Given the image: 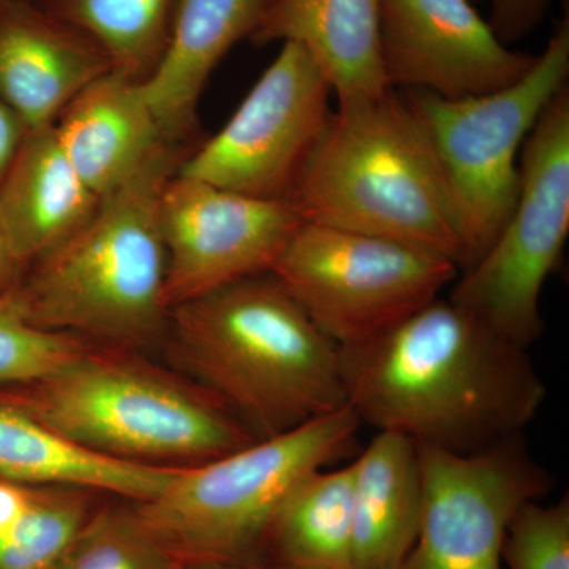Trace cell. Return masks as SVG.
<instances>
[{"label":"cell","mask_w":569,"mask_h":569,"mask_svg":"<svg viewBox=\"0 0 569 569\" xmlns=\"http://www.w3.org/2000/svg\"><path fill=\"white\" fill-rule=\"evenodd\" d=\"M340 372L361 425L462 455L523 433L546 397L527 348L441 298L340 348Z\"/></svg>","instance_id":"6da1fadb"},{"label":"cell","mask_w":569,"mask_h":569,"mask_svg":"<svg viewBox=\"0 0 569 569\" xmlns=\"http://www.w3.org/2000/svg\"><path fill=\"white\" fill-rule=\"evenodd\" d=\"M163 346L254 440L347 407L340 348L272 272L171 307Z\"/></svg>","instance_id":"7a4b0ae2"},{"label":"cell","mask_w":569,"mask_h":569,"mask_svg":"<svg viewBox=\"0 0 569 569\" xmlns=\"http://www.w3.org/2000/svg\"><path fill=\"white\" fill-rule=\"evenodd\" d=\"M200 142H160L77 234L21 272L14 290L33 326L140 351L163 343L170 306L160 200Z\"/></svg>","instance_id":"3957f363"},{"label":"cell","mask_w":569,"mask_h":569,"mask_svg":"<svg viewBox=\"0 0 569 569\" xmlns=\"http://www.w3.org/2000/svg\"><path fill=\"white\" fill-rule=\"evenodd\" d=\"M0 396L78 447L121 462L193 467L254 441L203 388L132 348L91 343L50 376Z\"/></svg>","instance_id":"277c9868"},{"label":"cell","mask_w":569,"mask_h":569,"mask_svg":"<svg viewBox=\"0 0 569 569\" xmlns=\"http://www.w3.org/2000/svg\"><path fill=\"white\" fill-rule=\"evenodd\" d=\"M288 203L305 222L417 247L460 272L462 238L447 181L392 88L332 111Z\"/></svg>","instance_id":"5b68a950"},{"label":"cell","mask_w":569,"mask_h":569,"mask_svg":"<svg viewBox=\"0 0 569 569\" xmlns=\"http://www.w3.org/2000/svg\"><path fill=\"white\" fill-rule=\"evenodd\" d=\"M350 407L280 436L183 467L138 516L179 565H260L277 511L307 475L328 467L361 427Z\"/></svg>","instance_id":"8992f818"},{"label":"cell","mask_w":569,"mask_h":569,"mask_svg":"<svg viewBox=\"0 0 569 569\" xmlns=\"http://www.w3.org/2000/svg\"><path fill=\"white\" fill-rule=\"evenodd\" d=\"M568 78L567 13L533 67L508 88L459 100L407 89L403 100L432 146L458 213L460 272L488 252L511 217L523 142Z\"/></svg>","instance_id":"52a82bcc"},{"label":"cell","mask_w":569,"mask_h":569,"mask_svg":"<svg viewBox=\"0 0 569 569\" xmlns=\"http://www.w3.org/2000/svg\"><path fill=\"white\" fill-rule=\"evenodd\" d=\"M519 197L488 252L459 272L455 302L516 346L541 336L539 301L569 234V84L539 116L519 159Z\"/></svg>","instance_id":"ba28073f"},{"label":"cell","mask_w":569,"mask_h":569,"mask_svg":"<svg viewBox=\"0 0 569 569\" xmlns=\"http://www.w3.org/2000/svg\"><path fill=\"white\" fill-rule=\"evenodd\" d=\"M271 272L339 348L388 331L459 277L440 254L305 220Z\"/></svg>","instance_id":"9c48e42d"},{"label":"cell","mask_w":569,"mask_h":569,"mask_svg":"<svg viewBox=\"0 0 569 569\" xmlns=\"http://www.w3.org/2000/svg\"><path fill=\"white\" fill-rule=\"evenodd\" d=\"M332 88L309 52L287 41L216 137L178 174L261 198L290 200L331 119Z\"/></svg>","instance_id":"30bf717a"},{"label":"cell","mask_w":569,"mask_h":569,"mask_svg":"<svg viewBox=\"0 0 569 569\" xmlns=\"http://www.w3.org/2000/svg\"><path fill=\"white\" fill-rule=\"evenodd\" d=\"M418 455L421 522L400 569H503L509 523L553 485L523 433L466 455L418 445Z\"/></svg>","instance_id":"8fae6325"},{"label":"cell","mask_w":569,"mask_h":569,"mask_svg":"<svg viewBox=\"0 0 569 569\" xmlns=\"http://www.w3.org/2000/svg\"><path fill=\"white\" fill-rule=\"evenodd\" d=\"M301 222L288 201L247 197L176 173L160 200L170 310L271 272Z\"/></svg>","instance_id":"7c38bea8"},{"label":"cell","mask_w":569,"mask_h":569,"mask_svg":"<svg viewBox=\"0 0 569 569\" xmlns=\"http://www.w3.org/2000/svg\"><path fill=\"white\" fill-rule=\"evenodd\" d=\"M380 54L389 88L447 100L508 88L537 61L501 43L470 0H380Z\"/></svg>","instance_id":"4fadbf2b"},{"label":"cell","mask_w":569,"mask_h":569,"mask_svg":"<svg viewBox=\"0 0 569 569\" xmlns=\"http://www.w3.org/2000/svg\"><path fill=\"white\" fill-rule=\"evenodd\" d=\"M114 69L102 44L33 0H0V100L31 129L52 126Z\"/></svg>","instance_id":"5bb4252c"},{"label":"cell","mask_w":569,"mask_h":569,"mask_svg":"<svg viewBox=\"0 0 569 569\" xmlns=\"http://www.w3.org/2000/svg\"><path fill=\"white\" fill-rule=\"evenodd\" d=\"M54 132L71 167L100 198L129 181L168 140L144 82L114 69L86 86L63 108Z\"/></svg>","instance_id":"9a60e30c"},{"label":"cell","mask_w":569,"mask_h":569,"mask_svg":"<svg viewBox=\"0 0 569 569\" xmlns=\"http://www.w3.org/2000/svg\"><path fill=\"white\" fill-rule=\"evenodd\" d=\"M100 201L71 167L54 123L29 130L0 181V228L21 272L77 234Z\"/></svg>","instance_id":"2e32d148"},{"label":"cell","mask_w":569,"mask_h":569,"mask_svg":"<svg viewBox=\"0 0 569 569\" xmlns=\"http://www.w3.org/2000/svg\"><path fill=\"white\" fill-rule=\"evenodd\" d=\"M277 0H179L162 62L144 82L168 140L198 141L197 108L228 51L252 39Z\"/></svg>","instance_id":"e0dca14e"},{"label":"cell","mask_w":569,"mask_h":569,"mask_svg":"<svg viewBox=\"0 0 569 569\" xmlns=\"http://www.w3.org/2000/svg\"><path fill=\"white\" fill-rule=\"evenodd\" d=\"M250 40L305 48L339 104L391 89L381 69L380 0H277Z\"/></svg>","instance_id":"ac0fdd59"},{"label":"cell","mask_w":569,"mask_h":569,"mask_svg":"<svg viewBox=\"0 0 569 569\" xmlns=\"http://www.w3.org/2000/svg\"><path fill=\"white\" fill-rule=\"evenodd\" d=\"M181 470L88 451L0 396V478L24 486H70L141 503L163 493Z\"/></svg>","instance_id":"d6986e66"},{"label":"cell","mask_w":569,"mask_h":569,"mask_svg":"<svg viewBox=\"0 0 569 569\" xmlns=\"http://www.w3.org/2000/svg\"><path fill=\"white\" fill-rule=\"evenodd\" d=\"M421 512L417 441L380 430L353 460V569H400Z\"/></svg>","instance_id":"ffe728a7"},{"label":"cell","mask_w":569,"mask_h":569,"mask_svg":"<svg viewBox=\"0 0 569 569\" xmlns=\"http://www.w3.org/2000/svg\"><path fill=\"white\" fill-rule=\"evenodd\" d=\"M260 565L353 569V462L318 468L295 486L269 529Z\"/></svg>","instance_id":"44dd1931"},{"label":"cell","mask_w":569,"mask_h":569,"mask_svg":"<svg viewBox=\"0 0 569 569\" xmlns=\"http://www.w3.org/2000/svg\"><path fill=\"white\" fill-rule=\"evenodd\" d=\"M99 41L114 70L146 82L162 62L179 0H33Z\"/></svg>","instance_id":"7402d4cb"},{"label":"cell","mask_w":569,"mask_h":569,"mask_svg":"<svg viewBox=\"0 0 569 569\" xmlns=\"http://www.w3.org/2000/svg\"><path fill=\"white\" fill-rule=\"evenodd\" d=\"M91 490L32 486L28 507L0 535V569H59L92 515Z\"/></svg>","instance_id":"603a6c76"},{"label":"cell","mask_w":569,"mask_h":569,"mask_svg":"<svg viewBox=\"0 0 569 569\" xmlns=\"http://www.w3.org/2000/svg\"><path fill=\"white\" fill-rule=\"evenodd\" d=\"M179 563L130 507L93 509L59 569H178Z\"/></svg>","instance_id":"cb8c5ba5"},{"label":"cell","mask_w":569,"mask_h":569,"mask_svg":"<svg viewBox=\"0 0 569 569\" xmlns=\"http://www.w3.org/2000/svg\"><path fill=\"white\" fill-rule=\"evenodd\" d=\"M91 340L37 328L13 287L0 295V385L31 383L82 353Z\"/></svg>","instance_id":"d4e9b609"},{"label":"cell","mask_w":569,"mask_h":569,"mask_svg":"<svg viewBox=\"0 0 569 569\" xmlns=\"http://www.w3.org/2000/svg\"><path fill=\"white\" fill-rule=\"evenodd\" d=\"M501 561L508 569H569V498L531 500L508 527Z\"/></svg>","instance_id":"484cf974"},{"label":"cell","mask_w":569,"mask_h":569,"mask_svg":"<svg viewBox=\"0 0 569 569\" xmlns=\"http://www.w3.org/2000/svg\"><path fill=\"white\" fill-rule=\"evenodd\" d=\"M489 2L492 31L501 43H518L545 21L550 0H470Z\"/></svg>","instance_id":"4316f807"},{"label":"cell","mask_w":569,"mask_h":569,"mask_svg":"<svg viewBox=\"0 0 569 569\" xmlns=\"http://www.w3.org/2000/svg\"><path fill=\"white\" fill-rule=\"evenodd\" d=\"M29 127L9 104L0 100V181L9 170L18 149L24 141Z\"/></svg>","instance_id":"83f0119b"},{"label":"cell","mask_w":569,"mask_h":569,"mask_svg":"<svg viewBox=\"0 0 569 569\" xmlns=\"http://www.w3.org/2000/svg\"><path fill=\"white\" fill-rule=\"evenodd\" d=\"M32 486L18 485L9 479L0 478V535L9 530L26 507L31 497Z\"/></svg>","instance_id":"f1b7e54d"},{"label":"cell","mask_w":569,"mask_h":569,"mask_svg":"<svg viewBox=\"0 0 569 569\" xmlns=\"http://www.w3.org/2000/svg\"><path fill=\"white\" fill-rule=\"evenodd\" d=\"M21 268L14 260L11 253L9 242H7L6 234L0 228V295L10 290L17 280L20 279Z\"/></svg>","instance_id":"f546056e"},{"label":"cell","mask_w":569,"mask_h":569,"mask_svg":"<svg viewBox=\"0 0 569 569\" xmlns=\"http://www.w3.org/2000/svg\"><path fill=\"white\" fill-rule=\"evenodd\" d=\"M178 569H277L266 565H239V563H197L179 565Z\"/></svg>","instance_id":"4dcf8cb0"}]
</instances>
